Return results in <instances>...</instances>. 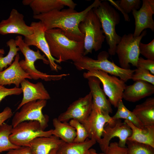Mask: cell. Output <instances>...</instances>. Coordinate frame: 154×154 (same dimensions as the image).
<instances>
[{
  "instance_id": "6da1fadb",
  "label": "cell",
  "mask_w": 154,
  "mask_h": 154,
  "mask_svg": "<svg viewBox=\"0 0 154 154\" xmlns=\"http://www.w3.org/2000/svg\"><path fill=\"white\" fill-rule=\"evenodd\" d=\"M101 1L95 0L85 9L77 12L70 9L54 10L49 12L33 15L34 19L39 20L46 30L55 28L61 29L69 39L84 41V36L79 29V25L90 10L98 6Z\"/></svg>"
},
{
  "instance_id": "7a4b0ae2",
  "label": "cell",
  "mask_w": 154,
  "mask_h": 154,
  "mask_svg": "<svg viewBox=\"0 0 154 154\" xmlns=\"http://www.w3.org/2000/svg\"><path fill=\"white\" fill-rule=\"evenodd\" d=\"M45 36L52 57L61 62L71 60L74 62L83 56L84 41H77L67 38L60 29L45 31Z\"/></svg>"
},
{
  "instance_id": "3957f363",
  "label": "cell",
  "mask_w": 154,
  "mask_h": 154,
  "mask_svg": "<svg viewBox=\"0 0 154 154\" xmlns=\"http://www.w3.org/2000/svg\"><path fill=\"white\" fill-rule=\"evenodd\" d=\"M92 10L100 21L102 29L109 46V55L116 54L117 45L119 42L121 37L116 33V26L120 21L119 14L107 1H101L100 4Z\"/></svg>"
},
{
  "instance_id": "277c9868",
  "label": "cell",
  "mask_w": 154,
  "mask_h": 154,
  "mask_svg": "<svg viewBox=\"0 0 154 154\" xmlns=\"http://www.w3.org/2000/svg\"><path fill=\"white\" fill-rule=\"evenodd\" d=\"M109 56L108 52L103 51L99 53L97 59L86 56H83L74 62V64L78 70H101L111 75L119 77L125 82L131 79L135 70L125 69L121 68L113 62L109 60Z\"/></svg>"
},
{
  "instance_id": "5b68a950",
  "label": "cell",
  "mask_w": 154,
  "mask_h": 154,
  "mask_svg": "<svg viewBox=\"0 0 154 154\" xmlns=\"http://www.w3.org/2000/svg\"><path fill=\"white\" fill-rule=\"evenodd\" d=\"M78 27L84 36L83 56L101 49L106 37L100 20L92 9L87 13Z\"/></svg>"
},
{
  "instance_id": "8992f818",
  "label": "cell",
  "mask_w": 154,
  "mask_h": 154,
  "mask_svg": "<svg viewBox=\"0 0 154 154\" xmlns=\"http://www.w3.org/2000/svg\"><path fill=\"white\" fill-rule=\"evenodd\" d=\"M15 41L17 46L24 56V60L19 61L22 68L28 74L32 79L37 80L39 79L45 81L57 80L61 79L63 77L67 76V74L59 75H49L41 72L36 68L34 63L38 60H42L44 63L48 64L49 62L44 55H42L39 50L34 51L31 49L24 42L21 35L16 37Z\"/></svg>"
},
{
  "instance_id": "52a82bcc",
  "label": "cell",
  "mask_w": 154,
  "mask_h": 154,
  "mask_svg": "<svg viewBox=\"0 0 154 154\" xmlns=\"http://www.w3.org/2000/svg\"><path fill=\"white\" fill-rule=\"evenodd\" d=\"M147 34L143 31L138 37H134L133 33L125 34L117 45L116 54L117 55L120 67L124 69H130L129 64L137 67L140 52L139 44L142 38Z\"/></svg>"
},
{
  "instance_id": "ba28073f",
  "label": "cell",
  "mask_w": 154,
  "mask_h": 154,
  "mask_svg": "<svg viewBox=\"0 0 154 154\" xmlns=\"http://www.w3.org/2000/svg\"><path fill=\"white\" fill-rule=\"evenodd\" d=\"M53 129L42 130L39 123L35 121L22 122L13 127L9 139L17 146L29 147L30 143L35 138L48 137L52 135Z\"/></svg>"
},
{
  "instance_id": "9c48e42d",
  "label": "cell",
  "mask_w": 154,
  "mask_h": 154,
  "mask_svg": "<svg viewBox=\"0 0 154 154\" xmlns=\"http://www.w3.org/2000/svg\"><path fill=\"white\" fill-rule=\"evenodd\" d=\"M83 76L86 78L90 76L98 78L103 85L104 91L110 104L117 108L119 102L123 98V92L126 86L124 81L100 70L88 71L83 73Z\"/></svg>"
},
{
  "instance_id": "30bf717a",
  "label": "cell",
  "mask_w": 154,
  "mask_h": 154,
  "mask_svg": "<svg viewBox=\"0 0 154 154\" xmlns=\"http://www.w3.org/2000/svg\"><path fill=\"white\" fill-rule=\"evenodd\" d=\"M46 103V100H40L24 104L13 117L11 123L13 127L23 122L35 121L39 123L42 129L44 130L48 126V118L47 116L43 114L42 110Z\"/></svg>"
},
{
  "instance_id": "8fae6325",
  "label": "cell",
  "mask_w": 154,
  "mask_h": 154,
  "mask_svg": "<svg viewBox=\"0 0 154 154\" xmlns=\"http://www.w3.org/2000/svg\"><path fill=\"white\" fill-rule=\"evenodd\" d=\"M30 26L33 30L32 35L25 37V43L28 46H34L40 49L44 54L49 62L52 70L57 72L61 69V67L56 62L59 63V61L51 55L49 46L45 36L46 31L42 22H32Z\"/></svg>"
},
{
  "instance_id": "7c38bea8",
  "label": "cell",
  "mask_w": 154,
  "mask_h": 154,
  "mask_svg": "<svg viewBox=\"0 0 154 154\" xmlns=\"http://www.w3.org/2000/svg\"><path fill=\"white\" fill-rule=\"evenodd\" d=\"M101 138L97 141L103 153L107 149L110 140L115 137L119 138V146L126 147V141L132 133L131 129L126 123L122 122L120 119H116L113 123H106Z\"/></svg>"
},
{
  "instance_id": "4fadbf2b",
  "label": "cell",
  "mask_w": 154,
  "mask_h": 154,
  "mask_svg": "<svg viewBox=\"0 0 154 154\" xmlns=\"http://www.w3.org/2000/svg\"><path fill=\"white\" fill-rule=\"evenodd\" d=\"M109 114L102 112L99 109L92 108L89 116L81 123L88 132V138L96 142L101 138L105 125L113 123L116 120L113 119Z\"/></svg>"
},
{
  "instance_id": "5bb4252c",
  "label": "cell",
  "mask_w": 154,
  "mask_h": 154,
  "mask_svg": "<svg viewBox=\"0 0 154 154\" xmlns=\"http://www.w3.org/2000/svg\"><path fill=\"white\" fill-rule=\"evenodd\" d=\"M92 109V97L89 93L80 97L71 104L66 110L57 118L61 122H68L72 119L79 121L81 123L88 117Z\"/></svg>"
},
{
  "instance_id": "9a60e30c",
  "label": "cell",
  "mask_w": 154,
  "mask_h": 154,
  "mask_svg": "<svg viewBox=\"0 0 154 154\" xmlns=\"http://www.w3.org/2000/svg\"><path fill=\"white\" fill-rule=\"evenodd\" d=\"M33 33L32 27L26 24L23 15L15 9L11 10L7 19L0 22V34L2 35L15 34L25 37Z\"/></svg>"
},
{
  "instance_id": "2e32d148",
  "label": "cell",
  "mask_w": 154,
  "mask_h": 154,
  "mask_svg": "<svg viewBox=\"0 0 154 154\" xmlns=\"http://www.w3.org/2000/svg\"><path fill=\"white\" fill-rule=\"evenodd\" d=\"M141 7L138 11L133 10L132 14L135 20V29L133 34L134 37L140 36L143 31L149 29L154 31V0H143Z\"/></svg>"
},
{
  "instance_id": "e0dca14e",
  "label": "cell",
  "mask_w": 154,
  "mask_h": 154,
  "mask_svg": "<svg viewBox=\"0 0 154 154\" xmlns=\"http://www.w3.org/2000/svg\"><path fill=\"white\" fill-rule=\"evenodd\" d=\"M18 53L12 64L5 70L0 71V84L4 86L14 84L19 88L21 82L27 78L32 79L29 74L21 67L19 63Z\"/></svg>"
},
{
  "instance_id": "ac0fdd59",
  "label": "cell",
  "mask_w": 154,
  "mask_h": 154,
  "mask_svg": "<svg viewBox=\"0 0 154 154\" xmlns=\"http://www.w3.org/2000/svg\"><path fill=\"white\" fill-rule=\"evenodd\" d=\"M20 85L23 96L17 110L28 102L40 100H47L50 98V94L41 82L34 84L25 79L21 82Z\"/></svg>"
},
{
  "instance_id": "d6986e66",
  "label": "cell",
  "mask_w": 154,
  "mask_h": 154,
  "mask_svg": "<svg viewBox=\"0 0 154 154\" xmlns=\"http://www.w3.org/2000/svg\"><path fill=\"white\" fill-rule=\"evenodd\" d=\"M92 97V108H98L109 114L112 112L111 104L101 88L100 80L97 78L90 76L87 78Z\"/></svg>"
},
{
  "instance_id": "ffe728a7",
  "label": "cell",
  "mask_w": 154,
  "mask_h": 154,
  "mask_svg": "<svg viewBox=\"0 0 154 154\" xmlns=\"http://www.w3.org/2000/svg\"><path fill=\"white\" fill-rule=\"evenodd\" d=\"M154 93V85L145 81L138 80L132 85L126 86L122 98L126 101L135 102Z\"/></svg>"
},
{
  "instance_id": "44dd1931",
  "label": "cell",
  "mask_w": 154,
  "mask_h": 154,
  "mask_svg": "<svg viewBox=\"0 0 154 154\" xmlns=\"http://www.w3.org/2000/svg\"><path fill=\"white\" fill-rule=\"evenodd\" d=\"M64 142L52 135L35 138L30 143L29 147L33 154H49L52 150L58 147Z\"/></svg>"
},
{
  "instance_id": "7402d4cb",
  "label": "cell",
  "mask_w": 154,
  "mask_h": 154,
  "mask_svg": "<svg viewBox=\"0 0 154 154\" xmlns=\"http://www.w3.org/2000/svg\"><path fill=\"white\" fill-rule=\"evenodd\" d=\"M132 112L144 126L154 125V98L136 105Z\"/></svg>"
},
{
  "instance_id": "603a6c76",
  "label": "cell",
  "mask_w": 154,
  "mask_h": 154,
  "mask_svg": "<svg viewBox=\"0 0 154 154\" xmlns=\"http://www.w3.org/2000/svg\"><path fill=\"white\" fill-rule=\"evenodd\" d=\"M124 122L130 127L131 135L127 139L149 145L154 148V125L145 126L143 129L139 128L131 122L125 120Z\"/></svg>"
},
{
  "instance_id": "cb8c5ba5",
  "label": "cell",
  "mask_w": 154,
  "mask_h": 154,
  "mask_svg": "<svg viewBox=\"0 0 154 154\" xmlns=\"http://www.w3.org/2000/svg\"><path fill=\"white\" fill-rule=\"evenodd\" d=\"M54 128L53 129L52 135H54L66 143L73 142L76 136L75 129L67 122H61L57 118L52 120Z\"/></svg>"
},
{
  "instance_id": "d4e9b609",
  "label": "cell",
  "mask_w": 154,
  "mask_h": 154,
  "mask_svg": "<svg viewBox=\"0 0 154 154\" xmlns=\"http://www.w3.org/2000/svg\"><path fill=\"white\" fill-rule=\"evenodd\" d=\"M96 142L88 138L81 143L64 142L58 148L56 154H84Z\"/></svg>"
},
{
  "instance_id": "484cf974",
  "label": "cell",
  "mask_w": 154,
  "mask_h": 154,
  "mask_svg": "<svg viewBox=\"0 0 154 154\" xmlns=\"http://www.w3.org/2000/svg\"><path fill=\"white\" fill-rule=\"evenodd\" d=\"M29 6L33 15L46 13L54 10H61L64 6L61 0H31Z\"/></svg>"
},
{
  "instance_id": "4316f807",
  "label": "cell",
  "mask_w": 154,
  "mask_h": 154,
  "mask_svg": "<svg viewBox=\"0 0 154 154\" xmlns=\"http://www.w3.org/2000/svg\"><path fill=\"white\" fill-rule=\"evenodd\" d=\"M117 110L113 116L114 119H123L131 122L136 127L141 129L144 126L132 111L129 110L125 106L122 100H120L117 107Z\"/></svg>"
},
{
  "instance_id": "83f0119b",
  "label": "cell",
  "mask_w": 154,
  "mask_h": 154,
  "mask_svg": "<svg viewBox=\"0 0 154 154\" xmlns=\"http://www.w3.org/2000/svg\"><path fill=\"white\" fill-rule=\"evenodd\" d=\"M12 128L11 125L4 123L0 126V154L3 152L21 147L13 144L9 140Z\"/></svg>"
},
{
  "instance_id": "f1b7e54d",
  "label": "cell",
  "mask_w": 154,
  "mask_h": 154,
  "mask_svg": "<svg viewBox=\"0 0 154 154\" xmlns=\"http://www.w3.org/2000/svg\"><path fill=\"white\" fill-rule=\"evenodd\" d=\"M127 154H154V148L149 145L127 139Z\"/></svg>"
},
{
  "instance_id": "f546056e",
  "label": "cell",
  "mask_w": 154,
  "mask_h": 154,
  "mask_svg": "<svg viewBox=\"0 0 154 154\" xmlns=\"http://www.w3.org/2000/svg\"><path fill=\"white\" fill-rule=\"evenodd\" d=\"M7 45L9 47V51L5 56H0V71H2L4 68H7L8 66H10L12 63L14 58L20 50L17 46L15 40L11 39L6 42Z\"/></svg>"
},
{
  "instance_id": "4dcf8cb0",
  "label": "cell",
  "mask_w": 154,
  "mask_h": 154,
  "mask_svg": "<svg viewBox=\"0 0 154 154\" xmlns=\"http://www.w3.org/2000/svg\"><path fill=\"white\" fill-rule=\"evenodd\" d=\"M69 123L76 130V135L74 142L82 143L88 138V134L86 128L79 121L75 119H72L70 120Z\"/></svg>"
},
{
  "instance_id": "1f68e13d",
  "label": "cell",
  "mask_w": 154,
  "mask_h": 154,
  "mask_svg": "<svg viewBox=\"0 0 154 154\" xmlns=\"http://www.w3.org/2000/svg\"><path fill=\"white\" fill-rule=\"evenodd\" d=\"M132 76L133 81L142 80L154 85V75L148 70L140 67H137Z\"/></svg>"
},
{
  "instance_id": "d6a6232c",
  "label": "cell",
  "mask_w": 154,
  "mask_h": 154,
  "mask_svg": "<svg viewBox=\"0 0 154 154\" xmlns=\"http://www.w3.org/2000/svg\"><path fill=\"white\" fill-rule=\"evenodd\" d=\"M118 2L120 7L127 15L133 10L139 9L141 2L140 0H121Z\"/></svg>"
},
{
  "instance_id": "836d02e7",
  "label": "cell",
  "mask_w": 154,
  "mask_h": 154,
  "mask_svg": "<svg viewBox=\"0 0 154 154\" xmlns=\"http://www.w3.org/2000/svg\"><path fill=\"white\" fill-rule=\"evenodd\" d=\"M140 54L147 59L154 60V39L148 44H144L141 42L139 44Z\"/></svg>"
},
{
  "instance_id": "e575fe53",
  "label": "cell",
  "mask_w": 154,
  "mask_h": 154,
  "mask_svg": "<svg viewBox=\"0 0 154 154\" xmlns=\"http://www.w3.org/2000/svg\"><path fill=\"white\" fill-rule=\"evenodd\" d=\"M22 93L21 88L15 87L11 88H7L0 84V103L6 96L12 95H18Z\"/></svg>"
},
{
  "instance_id": "d590c367",
  "label": "cell",
  "mask_w": 154,
  "mask_h": 154,
  "mask_svg": "<svg viewBox=\"0 0 154 154\" xmlns=\"http://www.w3.org/2000/svg\"><path fill=\"white\" fill-rule=\"evenodd\" d=\"M127 153L126 147H120L118 145V142H115L110 143L104 153L105 154H127Z\"/></svg>"
},
{
  "instance_id": "8d00e7d4",
  "label": "cell",
  "mask_w": 154,
  "mask_h": 154,
  "mask_svg": "<svg viewBox=\"0 0 154 154\" xmlns=\"http://www.w3.org/2000/svg\"><path fill=\"white\" fill-rule=\"evenodd\" d=\"M136 67H140L149 70L153 75L154 74V60L145 59L139 57L137 61Z\"/></svg>"
},
{
  "instance_id": "74e56055",
  "label": "cell",
  "mask_w": 154,
  "mask_h": 154,
  "mask_svg": "<svg viewBox=\"0 0 154 154\" xmlns=\"http://www.w3.org/2000/svg\"><path fill=\"white\" fill-rule=\"evenodd\" d=\"M13 115V113L11 109L9 107H5L0 113V126L5 121L11 118Z\"/></svg>"
},
{
  "instance_id": "f35d334b",
  "label": "cell",
  "mask_w": 154,
  "mask_h": 154,
  "mask_svg": "<svg viewBox=\"0 0 154 154\" xmlns=\"http://www.w3.org/2000/svg\"><path fill=\"white\" fill-rule=\"evenodd\" d=\"M7 154H33V153L29 147L22 146L17 149L9 150Z\"/></svg>"
},
{
  "instance_id": "ab89813d",
  "label": "cell",
  "mask_w": 154,
  "mask_h": 154,
  "mask_svg": "<svg viewBox=\"0 0 154 154\" xmlns=\"http://www.w3.org/2000/svg\"><path fill=\"white\" fill-rule=\"evenodd\" d=\"M108 1L110 2L112 5L115 7L116 9H118L121 12L123 15L124 19L125 21L127 22H129L130 21V19L128 15L125 14L119 6L118 1H114L112 0H108Z\"/></svg>"
},
{
  "instance_id": "60d3db41",
  "label": "cell",
  "mask_w": 154,
  "mask_h": 154,
  "mask_svg": "<svg viewBox=\"0 0 154 154\" xmlns=\"http://www.w3.org/2000/svg\"><path fill=\"white\" fill-rule=\"evenodd\" d=\"M61 1L64 6H67L70 9H74L77 5V4L72 0H61Z\"/></svg>"
},
{
  "instance_id": "b9f144b4",
  "label": "cell",
  "mask_w": 154,
  "mask_h": 154,
  "mask_svg": "<svg viewBox=\"0 0 154 154\" xmlns=\"http://www.w3.org/2000/svg\"><path fill=\"white\" fill-rule=\"evenodd\" d=\"M88 151L89 154H105L103 152L100 153H97L96 150L93 148H90Z\"/></svg>"
},
{
  "instance_id": "7bdbcfd3",
  "label": "cell",
  "mask_w": 154,
  "mask_h": 154,
  "mask_svg": "<svg viewBox=\"0 0 154 154\" xmlns=\"http://www.w3.org/2000/svg\"><path fill=\"white\" fill-rule=\"evenodd\" d=\"M31 0H24L22 1L23 4L24 5H29Z\"/></svg>"
},
{
  "instance_id": "ee69618b",
  "label": "cell",
  "mask_w": 154,
  "mask_h": 154,
  "mask_svg": "<svg viewBox=\"0 0 154 154\" xmlns=\"http://www.w3.org/2000/svg\"><path fill=\"white\" fill-rule=\"evenodd\" d=\"M58 148H54L52 150L49 154H56V151Z\"/></svg>"
},
{
  "instance_id": "f6af8a7d",
  "label": "cell",
  "mask_w": 154,
  "mask_h": 154,
  "mask_svg": "<svg viewBox=\"0 0 154 154\" xmlns=\"http://www.w3.org/2000/svg\"><path fill=\"white\" fill-rule=\"evenodd\" d=\"M5 53V51L3 49L0 48V56H3Z\"/></svg>"
},
{
  "instance_id": "bcb514c9",
  "label": "cell",
  "mask_w": 154,
  "mask_h": 154,
  "mask_svg": "<svg viewBox=\"0 0 154 154\" xmlns=\"http://www.w3.org/2000/svg\"><path fill=\"white\" fill-rule=\"evenodd\" d=\"M88 150L84 154H89Z\"/></svg>"
}]
</instances>
